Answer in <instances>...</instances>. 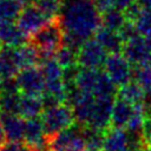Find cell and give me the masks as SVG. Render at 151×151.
Segmentation results:
<instances>
[{"label": "cell", "instance_id": "35", "mask_svg": "<svg viewBox=\"0 0 151 151\" xmlns=\"http://www.w3.org/2000/svg\"><path fill=\"white\" fill-rule=\"evenodd\" d=\"M144 9H151V0H136Z\"/></svg>", "mask_w": 151, "mask_h": 151}, {"label": "cell", "instance_id": "13", "mask_svg": "<svg viewBox=\"0 0 151 151\" xmlns=\"http://www.w3.org/2000/svg\"><path fill=\"white\" fill-rule=\"evenodd\" d=\"M28 41V37L14 21H0V44L2 46L18 47Z\"/></svg>", "mask_w": 151, "mask_h": 151}, {"label": "cell", "instance_id": "32", "mask_svg": "<svg viewBox=\"0 0 151 151\" xmlns=\"http://www.w3.org/2000/svg\"><path fill=\"white\" fill-rule=\"evenodd\" d=\"M94 7L97 8V11L103 14L104 12L109 11L110 8H112V2L111 0H92Z\"/></svg>", "mask_w": 151, "mask_h": 151}, {"label": "cell", "instance_id": "16", "mask_svg": "<svg viewBox=\"0 0 151 151\" xmlns=\"http://www.w3.org/2000/svg\"><path fill=\"white\" fill-rule=\"evenodd\" d=\"M45 111L44 101L41 96H20V103H19V116L24 119L35 118L42 114Z\"/></svg>", "mask_w": 151, "mask_h": 151}, {"label": "cell", "instance_id": "9", "mask_svg": "<svg viewBox=\"0 0 151 151\" xmlns=\"http://www.w3.org/2000/svg\"><path fill=\"white\" fill-rule=\"evenodd\" d=\"M122 54L132 66L147 64L151 58V51L146 45L145 38L140 34L124 42Z\"/></svg>", "mask_w": 151, "mask_h": 151}, {"label": "cell", "instance_id": "1", "mask_svg": "<svg viewBox=\"0 0 151 151\" xmlns=\"http://www.w3.org/2000/svg\"><path fill=\"white\" fill-rule=\"evenodd\" d=\"M59 20L65 32V44L77 52L101 26V14L92 0H63Z\"/></svg>", "mask_w": 151, "mask_h": 151}, {"label": "cell", "instance_id": "6", "mask_svg": "<svg viewBox=\"0 0 151 151\" xmlns=\"http://www.w3.org/2000/svg\"><path fill=\"white\" fill-rule=\"evenodd\" d=\"M106 53L104 47L94 38H91L80 45L77 53V64L81 68L100 70V67H104Z\"/></svg>", "mask_w": 151, "mask_h": 151}, {"label": "cell", "instance_id": "26", "mask_svg": "<svg viewBox=\"0 0 151 151\" xmlns=\"http://www.w3.org/2000/svg\"><path fill=\"white\" fill-rule=\"evenodd\" d=\"M21 93H0V112L18 114Z\"/></svg>", "mask_w": 151, "mask_h": 151}, {"label": "cell", "instance_id": "40", "mask_svg": "<svg viewBox=\"0 0 151 151\" xmlns=\"http://www.w3.org/2000/svg\"><path fill=\"white\" fill-rule=\"evenodd\" d=\"M136 151H146V149H142V150H136Z\"/></svg>", "mask_w": 151, "mask_h": 151}, {"label": "cell", "instance_id": "22", "mask_svg": "<svg viewBox=\"0 0 151 151\" xmlns=\"http://www.w3.org/2000/svg\"><path fill=\"white\" fill-rule=\"evenodd\" d=\"M126 21L127 20H126L124 12L120 9L113 8V7L101 14V26L113 29L116 32H118Z\"/></svg>", "mask_w": 151, "mask_h": 151}, {"label": "cell", "instance_id": "12", "mask_svg": "<svg viewBox=\"0 0 151 151\" xmlns=\"http://www.w3.org/2000/svg\"><path fill=\"white\" fill-rule=\"evenodd\" d=\"M0 122L4 126L6 138L8 140L22 142L25 138V123L26 120L18 116L0 112Z\"/></svg>", "mask_w": 151, "mask_h": 151}, {"label": "cell", "instance_id": "34", "mask_svg": "<svg viewBox=\"0 0 151 151\" xmlns=\"http://www.w3.org/2000/svg\"><path fill=\"white\" fill-rule=\"evenodd\" d=\"M145 112L147 116H151V92H145V98L143 101Z\"/></svg>", "mask_w": 151, "mask_h": 151}, {"label": "cell", "instance_id": "7", "mask_svg": "<svg viewBox=\"0 0 151 151\" xmlns=\"http://www.w3.org/2000/svg\"><path fill=\"white\" fill-rule=\"evenodd\" d=\"M15 80L21 94L40 97L45 91V79L38 66L21 68L15 76Z\"/></svg>", "mask_w": 151, "mask_h": 151}, {"label": "cell", "instance_id": "18", "mask_svg": "<svg viewBox=\"0 0 151 151\" xmlns=\"http://www.w3.org/2000/svg\"><path fill=\"white\" fill-rule=\"evenodd\" d=\"M19 67L15 61L14 57V47L2 46L0 48V80L7 78H14L18 72Z\"/></svg>", "mask_w": 151, "mask_h": 151}, {"label": "cell", "instance_id": "25", "mask_svg": "<svg viewBox=\"0 0 151 151\" xmlns=\"http://www.w3.org/2000/svg\"><path fill=\"white\" fill-rule=\"evenodd\" d=\"M39 67L42 72L45 83L63 79V67L59 65V63L55 60V58L41 63L39 65Z\"/></svg>", "mask_w": 151, "mask_h": 151}, {"label": "cell", "instance_id": "41", "mask_svg": "<svg viewBox=\"0 0 151 151\" xmlns=\"http://www.w3.org/2000/svg\"><path fill=\"white\" fill-rule=\"evenodd\" d=\"M149 64H150V65H151V58H150V60H149Z\"/></svg>", "mask_w": 151, "mask_h": 151}, {"label": "cell", "instance_id": "24", "mask_svg": "<svg viewBox=\"0 0 151 151\" xmlns=\"http://www.w3.org/2000/svg\"><path fill=\"white\" fill-rule=\"evenodd\" d=\"M34 5L48 20H52L59 18L63 7V0H37Z\"/></svg>", "mask_w": 151, "mask_h": 151}, {"label": "cell", "instance_id": "10", "mask_svg": "<svg viewBox=\"0 0 151 151\" xmlns=\"http://www.w3.org/2000/svg\"><path fill=\"white\" fill-rule=\"evenodd\" d=\"M47 21L48 19L35 5H28L22 8L19 18L17 19V25L27 37H29L40 27H42Z\"/></svg>", "mask_w": 151, "mask_h": 151}, {"label": "cell", "instance_id": "39", "mask_svg": "<svg viewBox=\"0 0 151 151\" xmlns=\"http://www.w3.org/2000/svg\"><path fill=\"white\" fill-rule=\"evenodd\" d=\"M145 41H146V45H147L149 50L151 51V33H150V34H147V35L145 37Z\"/></svg>", "mask_w": 151, "mask_h": 151}, {"label": "cell", "instance_id": "28", "mask_svg": "<svg viewBox=\"0 0 151 151\" xmlns=\"http://www.w3.org/2000/svg\"><path fill=\"white\" fill-rule=\"evenodd\" d=\"M104 133H105V131H100V130L84 126V137L86 140L87 149L101 151L103 143H104Z\"/></svg>", "mask_w": 151, "mask_h": 151}, {"label": "cell", "instance_id": "33", "mask_svg": "<svg viewBox=\"0 0 151 151\" xmlns=\"http://www.w3.org/2000/svg\"><path fill=\"white\" fill-rule=\"evenodd\" d=\"M112 2V7L120 9V11H125L131 4L134 2V0H111Z\"/></svg>", "mask_w": 151, "mask_h": 151}, {"label": "cell", "instance_id": "19", "mask_svg": "<svg viewBox=\"0 0 151 151\" xmlns=\"http://www.w3.org/2000/svg\"><path fill=\"white\" fill-rule=\"evenodd\" d=\"M101 74V70L97 68H81L76 78V85L78 88L85 92H90L94 94V91L97 88L99 78Z\"/></svg>", "mask_w": 151, "mask_h": 151}, {"label": "cell", "instance_id": "15", "mask_svg": "<svg viewBox=\"0 0 151 151\" xmlns=\"http://www.w3.org/2000/svg\"><path fill=\"white\" fill-rule=\"evenodd\" d=\"M133 113V105L119 97H116L112 113H111V127H118V129H125L129 120L131 119Z\"/></svg>", "mask_w": 151, "mask_h": 151}, {"label": "cell", "instance_id": "4", "mask_svg": "<svg viewBox=\"0 0 151 151\" xmlns=\"http://www.w3.org/2000/svg\"><path fill=\"white\" fill-rule=\"evenodd\" d=\"M50 150L54 151H84L87 145L84 137V126L74 123L47 139Z\"/></svg>", "mask_w": 151, "mask_h": 151}, {"label": "cell", "instance_id": "23", "mask_svg": "<svg viewBox=\"0 0 151 151\" xmlns=\"http://www.w3.org/2000/svg\"><path fill=\"white\" fill-rule=\"evenodd\" d=\"M132 80H134L145 92H151V65L147 63L133 66Z\"/></svg>", "mask_w": 151, "mask_h": 151}, {"label": "cell", "instance_id": "37", "mask_svg": "<svg viewBox=\"0 0 151 151\" xmlns=\"http://www.w3.org/2000/svg\"><path fill=\"white\" fill-rule=\"evenodd\" d=\"M145 147L146 151H151V134L145 139Z\"/></svg>", "mask_w": 151, "mask_h": 151}, {"label": "cell", "instance_id": "30", "mask_svg": "<svg viewBox=\"0 0 151 151\" xmlns=\"http://www.w3.org/2000/svg\"><path fill=\"white\" fill-rule=\"evenodd\" d=\"M118 33L122 37V39L124 40V42L134 38V37H137V35H139V32H138L134 22H132V21H126L124 24V26L118 31Z\"/></svg>", "mask_w": 151, "mask_h": 151}, {"label": "cell", "instance_id": "5", "mask_svg": "<svg viewBox=\"0 0 151 151\" xmlns=\"http://www.w3.org/2000/svg\"><path fill=\"white\" fill-rule=\"evenodd\" d=\"M104 71L118 88L132 80V65L122 53H109Z\"/></svg>", "mask_w": 151, "mask_h": 151}, {"label": "cell", "instance_id": "36", "mask_svg": "<svg viewBox=\"0 0 151 151\" xmlns=\"http://www.w3.org/2000/svg\"><path fill=\"white\" fill-rule=\"evenodd\" d=\"M6 142V133H5V130H4V126L0 122V146Z\"/></svg>", "mask_w": 151, "mask_h": 151}, {"label": "cell", "instance_id": "27", "mask_svg": "<svg viewBox=\"0 0 151 151\" xmlns=\"http://www.w3.org/2000/svg\"><path fill=\"white\" fill-rule=\"evenodd\" d=\"M77 51L70 47L68 45L64 44L57 52H55V60L63 68L70 67L77 64Z\"/></svg>", "mask_w": 151, "mask_h": 151}, {"label": "cell", "instance_id": "3", "mask_svg": "<svg viewBox=\"0 0 151 151\" xmlns=\"http://www.w3.org/2000/svg\"><path fill=\"white\" fill-rule=\"evenodd\" d=\"M41 119L47 139L76 123L73 110L67 103L58 104L53 107L46 109L41 114Z\"/></svg>", "mask_w": 151, "mask_h": 151}, {"label": "cell", "instance_id": "20", "mask_svg": "<svg viewBox=\"0 0 151 151\" xmlns=\"http://www.w3.org/2000/svg\"><path fill=\"white\" fill-rule=\"evenodd\" d=\"M117 97L131 103L132 105L143 104L144 98H145V91L134 80H131L126 85L118 88Z\"/></svg>", "mask_w": 151, "mask_h": 151}, {"label": "cell", "instance_id": "2", "mask_svg": "<svg viewBox=\"0 0 151 151\" xmlns=\"http://www.w3.org/2000/svg\"><path fill=\"white\" fill-rule=\"evenodd\" d=\"M28 42L39 51L57 52L65 44V32L59 18L48 20L42 27L31 34Z\"/></svg>", "mask_w": 151, "mask_h": 151}, {"label": "cell", "instance_id": "42", "mask_svg": "<svg viewBox=\"0 0 151 151\" xmlns=\"http://www.w3.org/2000/svg\"><path fill=\"white\" fill-rule=\"evenodd\" d=\"M50 151H54V150H50Z\"/></svg>", "mask_w": 151, "mask_h": 151}, {"label": "cell", "instance_id": "29", "mask_svg": "<svg viewBox=\"0 0 151 151\" xmlns=\"http://www.w3.org/2000/svg\"><path fill=\"white\" fill-rule=\"evenodd\" d=\"M134 25L140 35L146 37L147 34H150L151 33V9L143 8L140 15L134 21Z\"/></svg>", "mask_w": 151, "mask_h": 151}, {"label": "cell", "instance_id": "21", "mask_svg": "<svg viewBox=\"0 0 151 151\" xmlns=\"http://www.w3.org/2000/svg\"><path fill=\"white\" fill-rule=\"evenodd\" d=\"M25 6L20 0H0V21H14Z\"/></svg>", "mask_w": 151, "mask_h": 151}, {"label": "cell", "instance_id": "17", "mask_svg": "<svg viewBox=\"0 0 151 151\" xmlns=\"http://www.w3.org/2000/svg\"><path fill=\"white\" fill-rule=\"evenodd\" d=\"M14 57H15V61L19 70L29 67V66H37L40 61L39 50L35 48L28 41L27 44L14 47Z\"/></svg>", "mask_w": 151, "mask_h": 151}, {"label": "cell", "instance_id": "31", "mask_svg": "<svg viewBox=\"0 0 151 151\" xmlns=\"http://www.w3.org/2000/svg\"><path fill=\"white\" fill-rule=\"evenodd\" d=\"M142 11H143V7H142L137 1H134L133 4H131V5H130L125 11H123V12H124V14H125L127 21L134 22V21L138 19V17L140 15Z\"/></svg>", "mask_w": 151, "mask_h": 151}, {"label": "cell", "instance_id": "14", "mask_svg": "<svg viewBox=\"0 0 151 151\" xmlns=\"http://www.w3.org/2000/svg\"><path fill=\"white\" fill-rule=\"evenodd\" d=\"M94 39L104 47L107 53H122L124 40L118 32L110 29L107 27L100 26L94 33Z\"/></svg>", "mask_w": 151, "mask_h": 151}, {"label": "cell", "instance_id": "8", "mask_svg": "<svg viewBox=\"0 0 151 151\" xmlns=\"http://www.w3.org/2000/svg\"><path fill=\"white\" fill-rule=\"evenodd\" d=\"M114 96H100L96 97V101L93 105V111L90 118V122L86 127L105 131L110 127L112 107L114 104Z\"/></svg>", "mask_w": 151, "mask_h": 151}, {"label": "cell", "instance_id": "38", "mask_svg": "<svg viewBox=\"0 0 151 151\" xmlns=\"http://www.w3.org/2000/svg\"><path fill=\"white\" fill-rule=\"evenodd\" d=\"M22 2L24 6H28V5H34L37 0H20Z\"/></svg>", "mask_w": 151, "mask_h": 151}, {"label": "cell", "instance_id": "11", "mask_svg": "<svg viewBox=\"0 0 151 151\" xmlns=\"http://www.w3.org/2000/svg\"><path fill=\"white\" fill-rule=\"evenodd\" d=\"M101 151H130L129 133L126 129L110 126L105 130Z\"/></svg>", "mask_w": 151, "mask_h": 151}]
</instances>
